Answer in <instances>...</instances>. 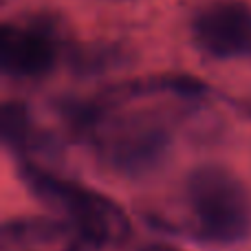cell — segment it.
Segmentation results:
<instances>
[{"label": "cell", "mask_w": 251, "mask_h": 251, "mask_svg": "<svg viewBox=\"0 0 251 251\" xmlns=\"http://www.w3.org/2000/svg\"><path fill=\"white\" fill-rule=\"evenodd\" d=\"M18 168L33 196L64 212L73 223L66 251H104L106 247L128 240L130 221L113 199L64 181L26 159H20Z\"/></svg>", "instance_id": "1"}, {"label": "cell", "mask_w": 251, "mask_h": 251, "mask_svg": "<svg viewBox=\"0 0 251 251\" xmlns=\"http://www.w3.org/2000/svg\"><path fill=\"white\" fill-rule=\"evenodd\" d=\"M4 240L13 243H53V240H69L71 225L53 218H13L4 223Z\"/></svg>", "instance_id": "6"}, {"label": "cell", "mask_w": 251, "mask_h": 251, "mask_svg": "<svg viewBox=\"0 0 251 251\" xmlns=\"http://www.w3.org/2000/svg\"><path fill=\"white\" fill-rule=\"evenodd\" d=\"M148 251H174V249H170V247H150Z\"/></svg>", "instance_id": "8"}, {"label": "cell", "mask_w": 251, "mask_h": 251, "mask_svg": "<svg viewBox=\"0 0 251 251\" xmlns=\"http://www.w3.org/2000/svg\"><path fill=\"white\" fill-rule=\"evenodd\" d=\"M29 108H26L22 101H7L2 106V141L13 154H22L26 152V148L31 146V132H33V126H31L29 117Z\"/></svg>", "instance_id": "7"}, {"label": "cell", "mask_w": 251, "mask_h": 251, "mask_svg": "<svg viewBox=\"0 0 251 251\" xmlns=\"http://www.w3.org/2000/svg\"><path fill=\"white\" fill-rule=\"evenodd\" d=\"M194 44L214 60L251 57V7L240 0H218L196 13Z\"/></svg>", "instance_id": "4"}, {"label": "cell", "mask_w": 251, "mask_h": 251, "mask_svg": "<svg viewBox=\"0 0 251 251\" xmlns=\"http://www.w3.org/2000/svg\"><path fill=\"white\" fill-rule=\"evenodd\" d=\"M73 117L82 130L95 132L104 163L126 176H139L159 168L170 152V130L154 115L134 113L108 122L100 108L84 106L73 110Z\"/></svg>", "instance_id": "3"}, {"label": "cell", "mask_w": 251, "mask_h": 251, "mask_svg": "<svg viewBox=\"0 0 251 251\" xmlns=\"http://www.w3.org/2000/svg\"><path fill=\"white\" fill-rule=\"evenodd\" d=\"M192 234L216 247H231L251 236V199L245 183L223 165H201L185 181Z\"/></svg>", "instance_id": "2"}, {"label": "cell", "mask_w": 251, "mask_h": 251, "mask_svg": "<svg viewBox=\"0 0 251 251\" xmlns=\"http://www.w3.org/2000/svg\"><path fill=\"white\" fill-rule=\"evenodd\" d=\"M60 57V38L53 26L31 22H7L0 29V64L18 79H35L47 75Z\"/></svg>", "instance_id": "5"}]
</instances>
